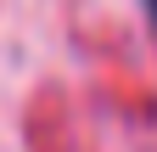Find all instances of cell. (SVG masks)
<instances>
[{
	"label": "cell",
	"instance_id": "6da1fadb",
	"mask_svg": "<svg viewBox=\"0 0 157 152\" xmlns=\"http://www.w3.org/2000/svg\"><path fill=\"white\" fill-rule=\"evenodd\" d=\"M146 11H151V23H157V0H146Z\"/></svg>",
	"mask_w": 157,
	"mask_h": 152
}]
</instances>
